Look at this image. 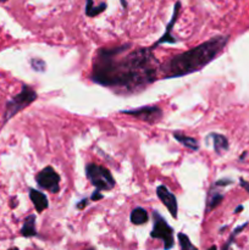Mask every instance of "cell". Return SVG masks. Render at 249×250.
I'll return each instance as SVG.
<instances>
[{"label":"cell","instance_id":"8fae6325","mask_svg":"<svg viewBox=\"0 0 249 250\" xmlns=\"http://www.w3.org/2000/svg\"><path fill=\"white\" fill-rule=\"evenodd\" d=\"M172 136L178 143L182 144V146H186V148L190 149V150L193 151L199 150V143H198L197 139L193 138V137L187 136V134L182 133V132H173Z\"/></svg>","mask_w":249,"mask_h":250},{"label":"cell","instance_id":"7402d4cb","mask_svg":"<svg viewBox=\"0 0 249 250\" xmlns=\"http://www.w3.org/2000/svg\"><path fill=\"white\" fill-rule=\"evenodd\" d=\"M87 205H88V199H85V198H84V199H82L77 204V209L78 210H83L85 207H87Z\"/></svg>","mask_w":249,"mask_h":250},{"label":"cell","instance_id":"9a60e30c","mask_svg":"<svg viewBox=\"0 0 249 250\" xmlns=\"http://www.w3.org/2000/svg\"><path fill=\"white\" fill-rule=\"evenodd\" d=\"M105 9H106V2H102L100 5L95 6V5H93V0H87V5H85V15L89 17L98 16V15L102 14Z\"/></svg>","mask_w":249,"mask_h":250},{"label":"cell","instance_id":"484cf974","mask_svg":"<svg viewBox=\"0 0 249 250\" xmlns=\"http://www.w3.org/2000/svg\"><path fill=\"white\" fill-rule=\"evenodd\" d=\"M9 250H19V248H11V249H9Z\"/></svg>","mask_w":249,"mask_h":250},{"label":"cell","instance_id":"ffe728a7","mask_svg":"<svg viewBox=\"0 0 249 250\" xmlns=\"http://www.w3.org/2000/svg\"><path fill=\"white\" fill-rule=\"evenodd\" d=\"M103 198H104V195H103L102 193H100V190L98 189H95L94 192L92 193V195H90V200H93V202H98V200L103 199Z\"/></svg>","mask_w":249,"mask_h":250},{"label":"cell","instance_id":"ba28073f","mask_svg":"<svg viewBox=\"0 0 249 250\" xmlns=\"http://www.w3.org/2000/svg\"><path fill=\"white\" fill-rule=\"evenodd\" d=\"M156 195H158V198L160 199V202L165 205L166 209L168 210L171 216H172L173 219H177L178 204H177V199H176L175 194L171 193L166 186L160 185L158 186V188H156Z\"/></svg>","mask_w":249,"mask_h":250},{"label":"cell","instance_id":"cb8c5ba5","mask_svg":"<svg viewBox=\"0 0 249 250\" xmlns=\"http://www.w3.org/2000/svg\"><path fill=\"white\" fill-rule=\"evenodd\" d=\"M121 4H122V6H124V9H126V7H127V2H126V0H121Z\"/></svg>","mask_w":249,"mask_h":250},{"label":"cell","instance_id":"9c48e42d","mask_svg":"<svg viewBox=\"0 0 249 250\" xmlns=\"http://www.w3.org/2000/svg\"><path fill=\"white\" fill-rule=\"evenodd\" d=\"M180 9H181V2L177 1V2H176V5H175V10H173L172 19H171V21L168 22V24H167V26H166L165 33H164L163 36H161L160 38H159L158 41H156L155 44H153V45L150 46V48L153 49V50L156 48V46L160 45V44H165V43L173 44V43H176V39H175V37H173L172 34H171V31H172L173 26H175L176 21H177V17H178V12H180Z\"/></svg>","mask_w":249,"mask_h":250},{"label":"cell","instance_id":"2e32d148","mask_svg":"<svg viewBox=\"0 0 249 250\" xmlns=\"http://www.w3.org/2000/svg\"><path fill=\"white\" fill-rule=\"evenodd\" d=\"M224 199V195L221 193L216 192V190H212L209 193V198H208V207H207V212L210 210L215 209L216 207H219L220 203Z\"/></svg>","mask_w":249,"mask_h":250},{"label":"cell","instance_id":"52a82bcc","mask_svg":"<svg viewBox=\"0 0 249 250\" xmlns=\"http://www.w3.org/2000/svg\"><path fill=\"white\" fill-rule=\"evenodd\" d=\"M37 185L43 189L56 194L60 190V176L51 166H46L36 176Z\"/></svg>","mask_w":249,"mask_h":250},{"label":"cell","instance_id":"d4e9b609","mask_svg":"<svg viewBox=\"0 0 249 250\" xmlns=\"http://www.w3.org/2000/svg\"><path fill=\"white\" fill-rule=\"evenodd\" d=\"M241 210H243V207H238L236 210H234V212H236V214H237V212H239V211H241Z\"/></svg>","mask_w":249,"mask_h":250},{"label":"cell","instance_id":"6da1fadb","mask_svg":"<svg viewBox=\"0 0 249 250\" xmlns=\"http://www.w3.org/2000/svg\"><path fill=\"white\" fill-rule=\"evenodd\" d=\"M132 44L100 48L93 59L90 80L124 94L141 90L158 77L160 62L153 49L138 48L129 51Z\"/></svg>","mask_w":249,"mask_h":250},{"label":"cell","instance_id":"4fadbf2b","mask_svg":"<svg viewBox=\"0 0 249 250\" xmlns=\"http://www.w3.org/2000/svg\"><path fill=\"white\" fill-rule=\"evenodd\" d=\"M129 220L133 225L136 226H142V225H145L149 221V214L146 212L145 209L143 208H134L131 212V216Z\"/></svg>","mask_w":249,"mask_h":250},{"label":"cell","instance_id":"d6986e66","mask_svg":"<svg viewBox=\"0 0 249 250\" xmlns=\"http://www.w3.org/2000/svg\"><path fill=\"white\" fill-rule=\"evenodd\" d=\"M31 65H32V68H33L34 71H37V72H44V71H45V62H44L42 59L39 58L32 59Z\"/></svg>","mask_w":249,"mask_h":250},{"label":"cell","instance_id":"30bf717a","mask_svg":"<svg viewBox=\"0 0 249 250\" xmlns=\"http://www.w3.org/2000/svg\"><path fill=\"white\" fill-rule=\"evenodd\" d=\"M29 199L32 200L34 205V209L38 214H42L44 210L48 209L49 202L48 198L45 194L41 192V190H37L34 188H29Z\"/></svg>","mask_w":249,"mask_h":250},{"label":"cell","instance_id":"4316f807","mask_svg":"<svg viewBox=\"0 0 249 250\" xmlns=\"http://www.w3.org/2000/svg\"><path fill=\"white\" fill-rule=\"evenodd\" d=\"M85 250H94L93 248H90V249H85Z\"/></svg>","mask_w":249,"mask_h":250},{"label":"cell","instance_id":"44dd1931","mask_svg":"<svg viewBox=\"0 0 249 250\" xmlns=\"http://www.w3.org/2000/svg\"><path fill=\"white\" fill-rule=\"evenodd\" d=\"M231 183H232L231 180H228V178H224V180L217 181V182L215 183V186H216V187H221V186H228L231 185Z\"/></svg>","mask_w":249,"mask_h":250},{"label":"cell","instance_id":"ac0fdd59","mask_svg":"<svg viewBox=\"0 0 249 250\" xmlns=\"http://www.w3.org/2000/svg\"><path fill=\"white\" fill-rule=\"evenodd\" d=\"M247 226H248V224H244V225H242V226L237 227V229H234L233 232H232V234H231V237L228 238V241L225 243V246H224V248H222V250H229V247H231V244L234 242V238H236L237 234H238L241 231H243V229H246ZM208 250H217V248H216V246H212V247H210V248Z\"/></svg>","mask_w":249,"mask_h":250},{"label":"cell","instance_id":"8992f818","mask_svg":"<svg viewBox=\"0 0 249 250\" xmlns=\"http://www.w3.org/2000/svg\"><path fill=\"white\" fill-rule=\"evenodd\" d=\"M120 114L128 115L134 119L142 120L146 124H156L163 119V110L156 105H146V106H141L138 109L132 110H121Z\"/></svg>","mask_w":249,"mask_h":250},{"label":"cell","instance_id":"7a4b0ae2","mask_svg":"<svg viewBox=\"0 0 249 250\" xmlns=\"http://www.w3.org/2000/svg\"><path fill=\"white\" fill-rule=\"evenodd\" d=\"M228 42L227 36H216L185 53L173 55L160 66L161 78H178L195 73L209 65L224 50Z\"/></svg>","mask_w":249,"mask_h":250},{"label":"cell","instance_id":"5b68a950","mask_svg":"<svg viewBox=\"0 0 249 250\" xmlns=\"http://www.w3.org/2000/svg\"><path fill=\"white\" fill-rule=\"evenodd\" d=\"M153 229L150 237L164 242V249L170 250L173 247V229L158 211L153 212Z\"/></svg>","mask_w":249,"mask_h":250},{"label":"cell","instance_id":"e0dca14e","mask_svg":"<svg viewBox=\"0 0 249 250\" xmlns=\"http://www.w3.org/2000/svg\"><path fill=\"white\" fill-rule=\"evenodd\" d=\"M177 237H178V243H180L181 250H198L197 247L193 246V243L190 242V239L188 238L187 234H185L183 232H180Z\"/></svg>","mask_w":249,"mask_h":250},{"label":"cell","instance_id":"5bb4252c","mask_svg":"<svg viewBox=\"0 0 249 250\" xmlns=\"http://www.w3.org/2000/svg\"><path fill=\"white\" fill-rule=\"evenodd\" d=\"M209 137L214 142V150L217 154H221L222 151H226L228 149V141L225 136L219 133H211L209 134Z\"/></svg>","mask_w":249,"mask_h":250},{"label":"cell","instance_id":"3957f363","mask_svg":"<svg viewBox=\"0 0 249 250\" xmlns=\"http://www.w3.org/2000/svg\"><path fill=\"white\" fill-rule=\"evenodd\" d=\"M38 98V94H37L36 90L33 89L29 85L23 84L22 85V89L19 94L15 95L14 98L9 100L6 103V106H5V112H4V122L2 125L6 124L9 120H11L12 117L16 114H19L20 111L26 109L27 106L34 103Z\"/></svg>","mask_w":249,"mask_h":250},{"label":"cell","instance_id":"603a6c76","mask_svg":"<svg viewBox=\"0 0 249 250\" xmlns=\"http://www.w3.org/2000/svg\"><path fill=\"white\" fill-rule=\"evenodd\" d=\"M239 183H241V186H242V187H243L244 189H246L247 192L249 193V183L247 182V181H244L243 178H241V180H239Z\"/></svg>","mask_w":249,"mask_h":250},{"label":"cell","instance_id":"277c9868","mask_svg":"<svg viewBox=\"0 0 249 250\" xmlns=\"http://www.w3.org/2000/svg\"><path fill=\"white\" fill-rule=\"evenodd\" d=\"M85 176L90 185L94 186L98 190H111L115 187L114 177L111 172L104 166L97 165V164H88L85 166Z\"/></svg>","mask_w":249,"mask_h":250},{"label":"cell","instance_id":"7c38bea8","mask_svg":"<svg viewBox=\"0 0 249 250\" xmlns=\"http://www.w3.org/2000/svg\"><path fill=\"white\" fill-rule=\"evenodd\" d=\"M36 229V215H29L24 219L23 226L21 229V236L26 237V238H31V237L37 236Z\"/></svg>","mask_w":249,"mask_h":250}]
</instances>
